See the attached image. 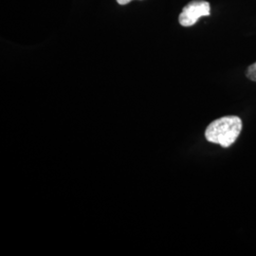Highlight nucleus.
<instances>
[{
	"instance_id": "f03ea898",
	"label": "nucleus",
	"mask_w": 256,
	"mask_h": 256,
	"mask_svg": "<svg viewBox=\"0 0 256 256\" xmlns=\"http://www.w3.org/2000/svg\"><path fill=\"white\" fill-rule=\"evenodd\" d=\"M210 3L204 0H194L183 8L178 21L183 27H191L202 16H209Z\"/></svg>"
},
{
	"instance_id": "7ed1b4c3",
	"label": "nucleus",
	"mask_w": 256,
	"mask_h": 256,
	"mask_svg": "<svg viewBox=\"0 0 256 256\" xmlns=\"http://www.w3.org/2000/svg\"><path fill=\"white\" fill-rule=\"evenodd\" d=\"M246 76L250 80L256 82V62L248 68Z\"/></svg>"
},
{
	"instance_id": "f257e3e1",
	"label": "nucleus",
	"mask_w": 256,
	"mask_h": 256,
	"mask_svg": "<svg viewBox=\"0 0 256 256\" xmlns=\"http://www.w3.org/2000/svg\"><path fill=\"white\" fill-rule=\"evenodd\" d=\"M242 130V120L238 116H225L212 122L205 130L206 140L227 148L234 144Z\"/></svg>"
},
{
	"instance_id": "20e7f679",
	"label": "nucleus",
	"mask_w": 256,
	"mask_h": 256,
	"mask_svg": "<svg viewBox=\"0 0 256 256\" xmlns=\"http://www.w3.org/2000/svg\"><path fill=\"white\" fill-rule=\"evenodd\" d=\"M132 0H117V2L119 3L120 5H126L129 2H131Z\"/></svg>"
}]
</instances>
